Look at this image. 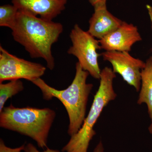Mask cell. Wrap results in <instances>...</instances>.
I'll return each instance as SVG.
<instances>
[{
	"mask_svg": "<svg viewBox=\"0 0 152 152\" xmlns=\"http://www.w3.org/2000/svg\"><path fill=\"white\" fill-rule=\"evenodd\" d=\"M11 29L14 40L24 48L31 58L43 59L47 67L53 69L52 48L64 31L62 24L19 10Z\"/></svg>",
	"mask_w": 152,
	"mask_h": 152,
	"instance_id": "6da1fadb",
	"label": "cell"
},
{
	"mask_svg": "<svg viewBox=\"0 0 152 152\" xmlns=\"http://www.w3.org/2000/svg\"><path fill=\"white\" fill-rule=\"evenodd\" d=\"M89 75L77 62L75 78L65 89H56L41 78L32 82L41 90L44 99L50 100L56 98L64 106L69 121L68 133L71 137L78 132L86 118L88 99L94 86L92 84L87 83Z\"/></svg>",
	"mask_w": 152,
	"mask_h": 152,
	"instance_id": "7a4b0ae2",
	"label": "cell"
},
{
	"mask_svg": "<svg viewBox=\"0 0 152 152\" xmlns=\"http://www.w3.org/2000/svg\"><path fill=\"white\" fill-rule=\"evenodd\" d=\"M56 117V112L49 108H18L11 104L0 113V126L29 137L44 149L48 148V137Z\"/></svg>",
	"mask_w": 152,
	"mask_h": 152,
	"instance_id": "3957f363",
	"label": "cell"
},
{
	"mask_svg": "<svg viewBox=\"0 0 152 152\" xmlns=\"http://www.w3.org/2000/svg\"><path fill=\"white\" fill-rule=\"evenodd\" d=\"M115 73L106 67L101 71L99 86L83 124L77 133L71 136L62 151L66 152H88L91 140L96 134L94 127L105 107L116 98L113 86Z\"/></svg>",
	"mask_w": 152,
	"mask_h": 152,
	"instance_id": "277c9868",
	"label": "cell"
},
{
	"mask_svg": "<svg viewBox=\"0 0 152 152\" xmlns=\"http://www.w3.org/2000/svg\"><path fill=\"white\" fill-rule=\"evenodd\" d=\"M69 37L72 45L68 50V53L76 57L82 68L93 77L100 79L102 71L98 58L101 54L97 52L101 49L99 41L77 24L71 31Z\"/></svg>",
	"mask_w": 152,
	"mask_h": 152,
	"instance_id": "5b68a950",
	"label": "cell"
},
{
	"mask_svg": "<svg viewBox=\"0 0 152 152\" xmlns=\"http://www.w3.org/2000/svg\"><path fill=\"white\" fill-rule=\"evenodd\" d=\"M46 68L10 53L0 46V83L6 80L25 79L32 82L41 78Z\"/></svg>",
	"mask_w": 152,
	"mask_h": 152,
	"instance_id": "8992f818",
	"label": "cell"
},
{
	"mask_svg": "<svg viewBox=\"0 0 152 152\" xmlns=\"http://www.w3.org/2000/svg\"><path fill=\"white\" fill-rule=\"evenodd\" d=\"M101 56L104 61L111 64L115 73L119 74L123 80L134 87L137 92L140 91L141 85V75L145 63L132 56L128 52L105 51Z\"/></svg>",
	"mask_w": 152,
	"mask_h": 152,
	"instance_id": "52a82bcc",
	"label": "cell"
},
{
	"mask_svg": "<svg viewBox=\"0 0 152 152\" xmlns=\"http://www.w3.org/2000/svg\"><path fill=\"white\" fill-rule=\"evenodd\" d=\"M138 29L123 21L118 28L100 39L101 48L105 51H130L134 44L142 41Z\"/></svg>",
	"mask_w": 152,
	"mask_h": 152,
	"instance_id": "ba28073f",
	"label": "cell"
},
{
	"mask_svg": "<svg viewBox=\"0 0 152 152\" xmlns=\"http://www.w3.org/2000/svg\"><path fill=\"white\" fill-rule=\"evenodd\" d=\"M18 10L53 21L66 8L67 0H12Z\"/></svg>",
	"mask_w": 152,
	"mask_h": 152,
	"instance_id": "9c48e42d",
	"label": "cell"
},
{
	"mask_svg": "<svg viewBox=\"0 0 152 152\" xmlns=\"http://www.w3.org/2000/svg\"><path fill=\"white\" fill-rule=\"evenodd\" d=\"M94 8V12L89 21L88 31L94 37L101 39L121 26L123 21L109 12L107 6Z\"/></svg>",
	"mask_w": 152,
	"mask_h": 152,
	"instance_id": "30bf717a",
	"label": "cell"
},
{
	"mask_svg": "<svg viewBox=\"0 0 152 152\" xmlns=\"http://www.w3.org/2000/svg\"><path fill=\"white\" fill-rule=\"evenodd\" d=\"M141 77V85L137 104H146L148 113L152 122V56L147 60Z\"/></svg>",
	"mask_w": 152,
	"mask_h": 152,
	"instance_id": "8fae6325",
	"label": "cell"
},
{
	"mask_svg": "<svg viewBox=\"0 0 152 152\" xmlns=\"http://www.w3.org/2000/svg\"><path fill=\"white\" fill-rule=\"evenodd\" d=\"M24 89L23 82L20 80H12L7 83L0 84V113L7 100L22 91Z\"/></svg>",
	"mask_w": 152,
	"mask_h": 152,
	"instance_id": "7c38bea8",
	"label": "cell"
},
{
	"mask_svg": "<svg viewBox=\"0 0 152 152\" xmlns=\"http://www.w3.org/2000/svg\"><path fill=\"white\" fill-rule=\"evenodd\" d=\"M14 5L6 4L0 7V26L12 28L18 12Z\"/></svg>",
	"mask_w": 152,
	"mask_h": 152,
	"instance_id": "4fadbf2b",
	"label": "cell"
},
{
	"mask_svg": "<svg viewBox=\"0 0 152 152\" xmlns=\"http://www.w3.org/2000/svg\"><path fill=\"white\" fill-rule=\"evenodd\" d=\"M25 145L16 148H10L7 146L1 139L0 140V152H22L24 149Z\"/></svg>",
	"mask_w": 152,
	"mask_h": 152,
	"instance_id": "5bb4252c",
	"label": "cell"
},
{
	"mask_svg": "<svg viewBox=\"0 0 152 152\" xmlns=\"http://www.w3.org/2000/svg\"><path fill=\"white\" fill-rule=\"evenodd\" d=\"M23 152H61L56 150L51 149L47 148V149L44 151L40 152L37 148L33 144L29 143L25 145Z\"/></svg>",
	"mask_w": 152,
	"mask_h": 152,
	"instance_id": "9a60e30c",
	"label": "cell"
},
{
	"mask_svg": "<svg viewBox=\"0 0 152 152\" xmlns=\"http://www.w3.org/2000/svg\"><path fill=\"white\" fill-rule=\"evenodd\" d=\"M107 0H89V3L94 8L100 6H107Z\"/></svg>",
	"mask_w": 152,
	"mask_h": 152,
	"instance_id": "2e32d148",
	"label": "cell"
},
{
	"mask_svg": "<svg viewBox=\"0 0 152 152\" xmlns=\"http://www.w3.org/2000/svg\"><path fill=\"white\" fill-rule=\"evenodd\" d=\"M104 148L102 141L99 142L94 149L93 152H104Z\"/></svg>",
	"mask_w": 152,
	"mask_h": 152,
	"instance_id": "e0dca14e",
	"label": "cell"
},
{
	"mask_svg": "<svg viewBox=\"0 0 152 152\" xmlns=\"http://www.w3.org/2000/svg\"><path fill=\"white\" fill-rule=\"evenodd\" d=\"M146 7L147 10H148V14L149 15L151 22V28L152 29V5L151 6L150 5H147Z\"/></svg>",
	"mask_w": 152,
	"mask_h": 152,
	"instance_id": "ac0fdd59",
	"label": "cell"
},
{
	"mask_svg": "<svg viewBox=\"0 0 152 152\" xmlns=\"http://www.w3.org/2000/svg\"><path fill=\"white\" fill-rule=\"evenodd\" d=\"M148 130L149 131L150 133L152 134V124L150 125L149 127Z\"/></svg>",
	"mask_w": 152,
	"mask_h": 152,
	"instance_id": "d6986e66",
	"label": "cell"
}]
</instances>
